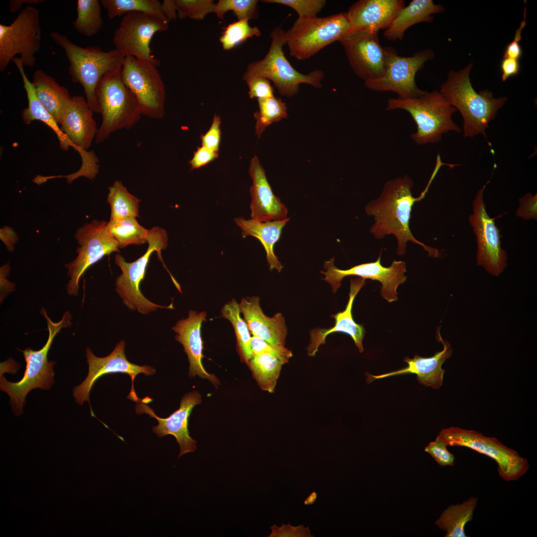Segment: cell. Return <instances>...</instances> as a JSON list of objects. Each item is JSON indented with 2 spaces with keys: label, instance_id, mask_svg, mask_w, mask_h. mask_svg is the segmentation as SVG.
<instances>
[{
  "label": "cell",
  "instance_id": "1",
  "mask_svg": "<svg viewBox=\"0 0 537 537\" xmlns=\"http://www.w3.org/2000/svg\"><path fill=\"white\" fill-rule=\"evenodd\" d=\"M429 184L418 197L413 196V180L407 175L387 181L379 197L369 202L365 207L367 215L373 217L374 222L370 232L377 239L386 235H393L397 241V254L404 255L407 243L411 241L427 251L429 255L438 257L440 254L436 249L427 246L413 235L410 222L413 206L415 202L424 197Z\"/></svg>",
  "mask_w": 537,
  "mask_h": 537
},
{
  "label": "cell",
  "instance_id": "2",
  "mask_svg": "<svg viewBox=\"0 0 537 537\" xmlns=\"http://www.w3.org/2000/svg\"><path fill=\"white\" fill-rule=\"evenodd\" d=\"M472 65L470 62L458 71L451 70L440 92L449 104L460 112L464 137L473 138L482 134L486 138L485 130L489 122L495 118L507 97L495 98L488 90L476 92L469 78Z\"/></svg>",
  "mask_w": 537,
  "mask_h": 537
},
{
  "label": "cell",
  "instance_id": "3",
  "mask_svg": "<svg viewBox=\"0 0 537 537\" xmlns=\"http://www.w3.org/2000/svg\"><path fill=\"white\" fill-rule=\"evenodd\" d=\"M40 312L47 321L49 332L47 342L39 350L34 351L27 348L21 351L26 366L24 375L19 381L9 382L2 374L0 376V390L9 396L12 411L16 416L22 414L25 398L29 391L36 388L49 390L53 384V368L56 362L48 361V353L56 335L62 329L69 327L72 324V316L69 311L65 312L61 320L57 322L51 320L44 308Z\"/></svg>",
  "mask_w": 537,
  "mask_h": 537
},
{
  "label": "cell",
  "instance_id": "4",
  "mask_svg": "<svg viewBox=\"0 0 537 537\" xmlns=\"http://www.w3.org/2000/svg\"><path fill=\"white\" fill-rule=\"evenodd\" d=\"M50 36L65 52L72 82L82 85L89 107L94 113H98L95 94L96 86L103 76L122 66L125 56L115 49L104 51L96 46L81 47L57 31H52Z\"/></svg>",
  "mask_w": 537,
  "mask_h": 537
},
{
  "label": "cell",
  "instance_id": "5",
  "mask_svg": "<svg viewBox=\"0 0 537 537\" xmlns=\"http://www.w3.org/2000/svg\"><path fill=\"white\" fill-rule=\"evenodd\" d=\"M401 109L407 111L417 126L411 134L418 145L439 142L443 134L449 131L461 132L451 117L456 109L449 104L440 91H425L421 95L407 98H390L386 110Z\"/></svg>",
  "mask_w": 537,
  "mask_h": 537
},
{
  "label": "cell",
  "instance_id": "6",
  "mask_svg": "<svg viewBox=\"0 0 537 537\" xmlns=\"http://www.w3.org/2000/svg\"><path fill=\"white\" fill-rule=\"evenodd\" d=\"M121 67L103 76L95 89L98 111L102 116L95 137L96 144L116 130L130 129L141 117L136 101L122 79Z\"/></svg>",
  "mask_w": 537,
  "mask_h": 537
},
{
  "label": "cell",
  "instance_id": "7",
  "mask_svg": "<svg viewBox=\"0 0 537 537\" xmlns=\"http://www.w3.org/2000/svg\"><path fill=\"white\" fill-rule=\"evenodd\" d=\"M285 33L280 26L273 30L270 35L271 41L268 52L263 59L250 63L245 73L271 81L279 92L287 97L297 94L301 84L321 88L324 77L322 70L316 69L308 74L301 73L285 57L283 50V46L286 44Z\"/></svg>",
  "mask_w": 537,
  "mask_h": 537
},
{
  "label": "cell",
  "instance_id": "8",
  "mask_svg": "<svg viewBox=\"0 0 537 537\" xmlns=\"http://www.w3.org/2000/svg\"><path fill=\"white\" fill-rule=\"evenodd\" d=\"M351 27L346 13L324 17H299L285 33L290 55L299 60L308 59L325 47L340 40Z\"/></svg>",
  "mask_w": 537,
  "mask_h": 537
},
{
  "label": "cell",
  "instance_id": "9",
  "mask_svg": "<svg viewBox=\"0 0 537 537\" xmlns=\"http://www.w3.org/2000/svg\"><path fill=\"white\" fill-rule=\"evenodd\" d=\"M166 231L154 227L148 230L146 252L136 261L127 263L120 254L115 256V263L121 270L115 280L116 291L122 298L124 304L131 310H137L142 314H148L158 308H171L155 304L147 299L139 289L140 282L144 278L146 268L153 252L160 253L168 245Z\"/></svg>",
  "mask_w": 537,
  "mask_h": 537
},
{
  "label": "cell",
  "instance_id": "10",
  "mask_svg": "<svg viewBox=\"0 0 537 537\" xmlns=\"http://www.w3.org/2000/svg\"><path fill=\"white\" fill-rule=\"evenodd\" d=\"M438 436L448 446L468 448L494 460L498 465L499 475L505 481L518 480L529 468L526 458L495 438L455 427L443 429Z\"/></svg>",
  "mask_w": 537,
  "mask_h": 537
},
{
  "label": "cell",
  "instance_id": "11",
  "mask_svg": "<svg viewBox=\"0 0 537 537\" xmlns=\"http://www.w3.org/2000/svg\"><path fill=\"white\" fill-rule=\"evenodd\" d=\"M41 40L39 12L31 5L22 9L10 25L0 24V71L6 69L17 54L24 66H35Z\"/></svg>",
  "mask_w": 537,
  "mask_h": 537
},
{
  "label": "cell",
  "instance_id": "12",
  "mask_svg": "<svg viewBox=\"0 0 537 537\" xmlns=\"http://www.w3.org/2000/svg\"><path fill=\"white\" fill-rule=\"evenodd\" d=\"M157 67L148 61L125 56L121 75L123 82L134 96L141 114L160 119L165 114L166 90Z\"/></svg>",
  "mask_w": 537,
  "mask_h": 537
},
{
  "label": "cell",
  "instance_id": "13",
  "mask_svg": "<svg viewBox=\"0 0 537 537\" xmlns=\"http://www.w3.org/2000/svg\"><path fill=\"white\" fill-rule=\"evenodd\" d=\"M386 51L384 72L377 79L364 82L368 89L377 91H392L398 97L407 98L422 95L425 91L419 89L415 82L417 72L428 61L434 57L431 49L421 50L410 57H401L392 47Z\"/></svg>",
  "mask_w": 537,
  "mask_h": 537
},
{
  "label": "cell",
  "instance_id": "14",
  "mask_svg": "<svg viewBox=\"0 0 537 537\" xmlns=\"http://www.w3.org/2000/svg\"><path fill=\"white\" fill-rule=\"evenodd\" d=\"M107 223L93 220L77 229L75 235L79 245L77 248V256L65 265L70 278L66 287L69 295L78 294L80 278L90 266L105 255L119 252L117 242L107 231Z\"/></svg>",
  "mask_w": 537,
  "mask_h": 537
},
{
  "label": "cell",
  "instance_id": "15",
  "mask_svg": "<svg viewBox=\"0 0 537 537\" xmlns=\"http://www.w3.org/2000/svg\"><path fill=\"white\" fill-rule=\"evenodd\" d=\"M168 28V22L157 17L129 12L122 16L114 32L112 42L115 49L125 57L148 61L158 67L161 61L152 54L150 43L156 33L166 31Z\"/></svg>",
  "mask_w": 537,
  "mask_h": 537
},
{
  "label": "cell",
  "instance_id": "16",
  "mask_svg": "<svg viewBox=\"0 0 537 537\" xmlns=\"http://www.w3.org/2000/svg\"><path fill=\"white\" fill-rule=\"evenodd\" d=\"M125 343L122 340L109 355L103 358L95 356L89 348H87L89 372L82 383L73 389V396L77 403L82 405L85 401L90 402V392L95 381L103 375L112 373H122L129 375L131 388L127 398L137 403L141 401L142 399L138 397L134 390L135 378L141 373L147 376L153 375L156 370L150 366H140L129 362L125 354Z\"/></svg>",
  "mask_w": 537,
  "mask_h": 537
},
{
  "label": "cell",
  "instance_id": "17",
  "mask_svg": "<svg viewBox=\"0 0 537 537\" xmlns=\"http://www.w3.org/2000/svg\"><path fill=\"white\" fill-rule=\"evenodd\" d=\"M380 257L381 254L375 262L361 264L347 269L337 268L334 265L335 259L332 258L324 264L326 271L320 272L325 275L323 280L331 285L334 293L341 286L345 277L357 276L379 281L382 285L380 291L382 297L388 302L396 301L398 299L397 288L407 279L404 274L406 272V263L394 260L389 267H385L381 264Z\"/></svg>",
  "mask_w": 537,
  "mask_h": 537
},
{
  "label": "cell",
  "instance_id": "18",
  "mask_svg": "<svg viewBox=\"0 0 537 537\" xmlns=\"http://www.w3.org/2000/svg\"><path fill=\"white\" fill-rule=\"evenodd\" d=\"M486 185L479 189L472 202L473 214L469 218L477 243V264L492 275H499L507 266L506 251L501 247L500 231L495 219L487 214L483 201Z\"/></svg>",
  "mask_w": 537,
  "mask_h": 537
},
{
  "label": "cell",
  "instance_id": "19",
  "mask_svg": "<svg viewBox=\"0 0 537 537\" xmlns=\"http://www.w3.org/2000/svg\"><path fill=\"white\" fill-rule=\"evenodd\" d=\"M373 28L352 29L340 40L350 66L364 82L381 78L384 72L386 51Z\"/></svg>",
  "mask_w": 537,
  "mask_h": 537
},
{
  "label": "cell",
  "instance_id": "20",
  "mask_svg": "<svg viewBox=\"0 0 537 537\" xmlns=\"http://www.w3.org/2000/svg\"><path fill=\"white\" fill-rule=\"evenodd\" d=\"M93 111L86 98L81 96H72L60 123L61 129L71 147L79 152L82 165L97 158L92 151L87 152L97 131Z\"/></svg>",
  "mask_w": 537,
  "mask_h": 537
},
{
  "label": "cell",
  "instance_id": "21",
  "mask_svg": "<svg viewBox=\"0 0 537 537\" xmlns=\"http://www.w3.org/2000/svg\"><path fill=\"white\" fill-rule=\"evenodd\" d=\"M201 403V395L197 391H193L182 397L179 408L167 418L157 416L154 410L143 402V399L137 403L136 412L139 414L146 413L158 421V424L153 427V431L158 437L168 435L175 437L180 447L179 457L196 450V441L190 436L188 422L192 409Z\"/></svg>",
  "mask_w": 537,
  "mask_h": 537
},
{
  "label": "cell",
  "instance_id": "22",
  "mask_svg": "<svg viewBox=\"0 0 537 537\" xmlns=\"http://www.w3.org/2000/svg\"><path fill=\"white\" fill-rule=\"evenodd\" d=\"M206 317L204 311L197 312L189 310L188 317L179 320L172 329L177 334L176 340L182 345L187 356L189 363L188 375L191 377L197 375L217 385L219 384V380L206 371L202 362L203 355L201 328Z\"/></svg>",
  "mask_w": 537,
  "mask_h": 537
},
{
  "label": "cell",
  "instance_id": "23",
  "mask_svg": "<svg viewBox=\"0 0 537 537\" xmlns=\"http://www.w3.org/2000/svg\"><path fill=\"white\" fill-rule=\"evenodd\" d=\"M249 171L252 179L250 189L251 219L266 222L286 218L287 208L273 193L265 170L256 156L250 161Z\"/></svg>",
  "mask_w": 537,
  "mask_h": 537
},
{
  "label": "cell",
  "instance_id": "24",
  "mask_svg": "<svg viewBox=\"0 0 537 537\" xmlns=\"http://www.w3.org/2000/svg\"><path fill=\"white\" fill-rule=\"evenodd\" d=\"M440 327L437 330V340L441 343L443 350L437 352L429 358L421 357L415 355L413 358L408 357L404 358L403 361L408 364L406 367L383 374L373 375L367 373V381L370 383L376 379L401 375L406 373H414L417 375L418 382L426 387L434 389L439 388L443 384L444 374L445 370L442 365L445 360L449 358L452 353L451 346L448 342L444 340L440 333Z\"/></svg>",
  "mask_w": 537,
  "mask_h": 537
},
{
  "label": "cell",
  "instance_id": "25",
  "mask_svg": "<svg viewBox=\"0 0 537 537\" xmlns=\"http://www.w3.org/2000/svg\"><path fill=\"white\" fill-rule=\"evenodd\" d=\"M365 279L358 277L352 278L350 283L349 298L345 309L332 317L335 318V324L330 329H317L310 332V343L308 346L307 354L314 356L321 345L325 343L326 337L334 332H343L350 335L354 340L360 353L363 351L362 341L365 335V329L362 325L357 324L353 319L352 308L354 299L365 284Z\"/></svg>",
  "mask_w": 537,
  "mask_h": 537
},
{
  "label": "cell",
  "instance_id": "26",
  "mask_svg": "<svg viewBox=\"0 0 537 537\" xmlns=\"http://www.w3.org/2000/svg\"><path fill=\"white\" fill-rule=\"evenodd\" d=\"M404 6L403 0H360L346 14L352 29L386 30Z\"/></svg>",
  "mask_w": 537,
  "mask_h": 537
},
{
  "label": "cell",
  "instance_id": "27",
  "mask_svg": "<svg viewBox=\"0 0 537 537\" xmlns=\"http://www.w3.org/2000/svg\"><path fill=\"white\" fill-rule=\"evenodd\" d=\"M239 306L241 313L253 336L271 345L284 346L287 330L281 313H277L272 317L266 315L261 307L260 298L257 296L242 298Z\"/></svg>",
  "mask_w": 537,
  "mask_h": 537
},
{
  "label": "cell",
  "instance_id": "28",
  "mask_svg": "<svg viewBox=\"0 0 537 537\" xmlns=\"http://www.w3.org/2000/svg\"><path fill=\"white\" fill-rule=\"evenodd\" d=\"M289 219V218H286L282 220L261 222L252 219L237 217L234 220L241 229L243 238L251 236L260 241L266 252L269 269H276L280 272L283 266L274 253V246L279 241L282 229Z\"/></svg>",
  "mask_w": 537,
  "mask_h": 537
},
{
  "label": "cell",
  "instance_id": "29",
  "mask_svg": "<svg viewBox=\"0 0 537 537\" xmlns=\"http://www.w3.org/2000/svg\"><path fill=\"white\" fill-rule=\"evenodd\" d=\"M31 83L38 100L60 125L71 98L68 89L41 70L34 72Z\"/></svg>",
  "mask_w": 537,
  "mask_h": 537
},
{
  "label": "cell",
  "instance_id": "30",
  "mask_svg": "<svg viewBox=\"0 0 537 537\" xmlns=\"http://www.w3.org/2000/svg\"><path fill=\"white\" fill-rule=\"evenodd\" d=\"M444 10L443 6L435 4L432 0H413L401 9L383 35L389 40H402L408 28L420 22L432 21V14Z\"/></svg>",
  "mask_w": 537,
  "mask_h": 537
},
{
  "label": "cell",
  "instance_id": "31",
  "mask_svg": "<svg viewBox=\"0 0 537 537\" xmlns=\"http://www.w3.org/2000/svg\"><path fill=\"white\" fill-rule=\"evenodd\" d=\"M12 61L15 64L21 76L23 87L26 92L28 99V106L21 112V117L23 122L28 124L34 120L40 121L49 127L55 133L60 143L61 149L68 151L71 146L66 136L62 132L59 124L52 115L41 104L37 97L32 84L30 82L25 74L23 63L19 57H14Z\"/></svg>",
  "mask_w": 537,
  "mask_h": 537
},
{
  "label": "cell",
  "instance_id": "32",
  "mask_svg": "<svg viewBox=\"0 0 537 537\" xmlns=\"http://www.w3.org/2000/svg\"><path fill=\"white\" fill-rule=\"evenodd\" d=\"M477 502V498L471 497L462 503L449 506L443 511L435 524L446 532V537H466L465 526L472 520Z\"/></svg>",
  "mask_w": 537,
  "mask_h": 537
},
{
  "label": "cell",
  "instance_id": "33",
  "mask_svg": "<svg viewBox=\"0 0 537 537\" xmlns=\"http://www.w3.org/2000/svg\"><path fill=\"white\" fill-rule=\"evenodd\" d=\"M286 362L268 353L253 354L247 364L259 386L273 393L282 365Z\"/></svg>",
  "mask_w": 537,
  "mask_h": 537
},
{
  "label": "cell",
  "instance_id": "34",
  "mask_svg": "<svg viewBox=\"0 0 537 537\" xmlns=\"http://www.w3.org/2000/svg\"><path fill=\"white\" fill-rule=\"evenodd\" d=\"M100 1L107 11L109 20L135 12L146 13L169 22L163 11L162 2L158 0H101Z\"/></svg>",
  "mask_w": 537,
  "mask_h": 537
},
{
  "label": "cell",
  "instance_id": "35",
  "mask_svg": "<svg viewBox=\"0 0 537 537\" xmlns=\"http://www.w3.org/2000/svg\"><path fill=\"white\" fill-rule=\"evenodd\" d=\"M108 190L107 201L111 208L110 221L139 216L140 200L129 192L121 181H114Z\"/></svg>",
  "mask_w": 537,
  "mask_h": 537
},
{
  "label": "cell",
  "instance_id": "36",
  "mask_svg": "<svg viewBox=\"0 0 537 537\" xmlns=\"http://www.w3.org/2000/svg\"><path fill=\"white\" fill-rule=\"evenodd\" d=\"M221 314L222 317L232 324L236 337L239 354L242 360L247 364L253 355L251 336L246 322L241 316L239 303L232 299L223 305Z\"/></svg>",
  "mask_w": 537,
  "mask_h": 537
},
{
  "label": "cell",
  "instance_id": "37",
  "mask_svg": "<svg viewBox=\"0 0 537 537\" xmlns=\"http://www.w3.org/2000/svg\"><path fill=\"white\" fill-rule=\"evenodd\" d=\"M101 6L98 0H77V16L73 25L78 33L90 37L99 32L103 26Z\"/></svg>",
  "mask_w": 537,
  "mask_h": 537
},
{
  "label": "cell",
  "instance_id": "38",
  "mask_svg": "<svg viewBox=\"0 0 537 537\" xmlns=\"http://www.w3.org/2000/svg\"><path fill=\"white\" fill-rule=\"evenodd\" d=\"M107 229L116 241L119 248L147 242L148 230L140 225L136 218H127L107 223Z\"/></svg>",
  "mask_w": 537,
  "mask_h": 537
},
{
  "label": "cell",
  "instance_id": "39",
  "mask_svg": "<svg viewBox=\"0 0 537 537\" xmlns=\"http://www.w3.org/2000/svg\"><path fill=\"white\" fill-rule=\"evenodd\" d=\"M259 110L254 113L256 134L259 138L271 124L287 116V106L280 98L274 96L258 99Z\"/></svg>",
  "mask_w": 537,
  "mask_h": 537
},
{
  "label": "cell",
  "instance_id": "40",
  "mask_svg": "<svg viewBox=\"0 0 537 537\" xmlns=\"http://www.w3.org/2000/svg\"><path fill=\"white\" fill-rule=\"evenodd\" d=\"M249 20L243 19L234 21L225 27L219 41L223 49L229 50L236 46L254 36L259 37L261 32L257 26L252 27Z\"/></svg>",
  "mask_w": 537,
  "mask_h": 537
},
{
  "label": "cell",
  "instance_id": "41",
  "mask_svg": "<svg viewBox=\"0 0 537 537\" xmlns=\"http://www.w3.org/2000/svg\"><path fill=\"white\" fill-rule=\"evenodd\" d=\"M258 3L257 0H219L215 3L214 12L222 19L229 10L233 11L238 20L254 19L259 15Z\"/></svg>",
  "mask_w": 537,
  "mask_h": 537
},
{
  "label": "cell",
  "instance_id": "42",
  "mask_svg": "<svg viewBox=\"0 0 537 537\" xmlns=\"http://www.w3.org/2000/svg\"><path fill=\"white\" fill-rule=\"evenodd\" d=\"M174 2L180 19L202 20L208 13L214 12L215 3L212 0H174Z\"/></svg>",
  "mask_w": 537,
  "mask_h": 537
},
{
  "label": "cell",
  "instance_id": "43",
  "mask_svg": "<svg viewBox=\"0 0 537 537\" xmlns=\"http://www.w3.org/2000/svg\"><path fill=\"white\" fill-rule=\"evenodd\" d=\"M262 1L288 6L295 10L299 17L317 16L326 4L325 0H264Z\"/></svg>",
  "mask_w": 537,
  "mask_h": 537
},
{
  "label": "cell",
  "instance_id": "44",
  "mask_svg": "<svg viewBox=\"0 0 537 537\" xmlns=\"http://www.w3.org/2000/svg\"><path fill=\"white\" fill-rule=\"evenodd\" d=\"M243 79L248 85V93L251 98L259 99L274 96L273 88L268 79L244 73Z\"/></svg>",
  "mask_w": 537,
  "mask_h": 537
},
{
  "label": "cell",
  "instance_id": "45",
  "mask_svg": "<svg viewBox=\"0 0 537 537\" xmlns=\"http://www.w3.org/2000/svg\"><path fill=\"white\" fill-rule=\"evenodd\" d=\"M251 348L253 354L268 353L284 360L286 363L292 356L291 351L284 346L271 345L258 337H251Z\"/></svg>",
  "mask_w": 537,
  "mask_h": 537
},
{
  "label": "cell",
  "instance_id": "46",
  "mask_svg": "<svg viewBox=\"0 0 537 537\" xmlns=\"http://www.w3.org/2000/svg\"><path fill=\"white\" fill-rule=\"evenodd\" d=\"M448 445L438 436L433 442H430L425 448L434 459L441 466H452L455 457L447 449Z\"/></svg>",
  "mask_w": 537,
  "mask_h": 537
},
{
  "label": "cell",
  "instance_id": "47",
  "mask_svg": "<svg viewBox=\"0 0 537 537\" xmlns=\"http://www.w3.org/2000/svg\"><path fill=\"white\" fill-rule=\"evenodd\" d=\"M221 123L220 117L215 114L209 129L205 134L200 136L202 146L219 152L221 134Z\"/></svg>",
  "mask_w": 537,
  "mask_h": 537
},
{
  "label": "cell",
  "instance_id": "48",
  "mask_svg": "<svg viewBox=\"0 0 537 537\" xmlns=\"http://www.w3.org/2000/svg\"><path fill=\"white\" fill-rule=\"evenodd\" d=\"M537 196L528 193L519 199L520 206L516 212V215L524 220L534 219L537 220Z\"/></svg>",
  "mask_w": 537,
  "mask_h": 537
},
{
  "label": "cell",
  "instance_id": "49",
  "mask_svg": "<svg viewBox=\"0 0 537 537\" xmlns=\"http://www.w3.org/2000/svg\"><path fill=\"white\" fill-rule=\"evenodd\" d=\"M271 534L269 537H312L310 534L308 527L305 528L304 525L294 527L290 525L282 524L281 527H278L274 525L271 527Z\"/></svg>",
  "mask_w": 537,
  "mask_h": 537
},
{
  "label": "cell",
  "instance_id": "50",
  "mask_svg": "<svg viewBox=\"0 0 537 537\" xmlns=\"http://www.w3.org/2000/svg\"><path fill=\"white\" fill-rule=\"evenodd\" d=\"M218 152L208 147L201 146L197 147L193 153L192 159L189 161L190 170L202 167L215 159L218 158Z\"/></svg>",
  "mask_w": 537,
  "mask_h": 537
},
{
  "label": "cell",
  "instance_id": "51",
  "mask_svg": "<svg viewBox=\"0 0 537 537\" xmlns=\"http://www.w3.org/2000/svg\"><path fill=\"white\" fill-rule=\"evenodd\" d=\"M526 26L525 15L524 20L521 23V25L516 32L514 40L511 41L506 47L503 58H509L519 60L522 55V49L520 45V41L521 39L522 30Z\"/></svg>",
  "mask_w": 537,
  "mask_h": 537
},
{
  "label": "cell",
  "instance_id": "52",
  "mask_svg": "<svg viewBox=\"0 0 537 537\" xmlns=\"http://www.w3.org/2000/svg\"><path fill=\"white\" fill-rule=\"evenodd\" d=\"M501 79L503 82H505L510 77L516 75L519 72L520 65L519 60L503 58L501 63Z\"/></svg>",
  "mask_w": 537,
  "mask_h": 537
},
{
  "label": "cell",
  "instance_id": "53",
  "mask_svg": "<svg viewBox=\"0 0 537 537\" xmlns=\"http://www.w3.org/2000/svg\"><path fill=\"white\" fill-rule=\"evenodd\" d=\"M0 239L9 251L13 250V245L17 242V236L15 231L7 226L0 229Z\"/></svg>",
  "mask_w": 537,
  "mask_h": 537
},
{
  "label": "cell",
  "instance_id": "54",
  "mask_svg": "<svg viewBox=\"0 0 537 537\" xmlns=\"http://www.w3.org/2000/svg\"><path fill=\"white\" fill-rule=\"evenodd\" d=\"M162 10L169 21L177 17L174 0H164L162 2Z\"/></svg>",
  "mask_w": 537,
  "mask_h": 537
},
{
  "label": "cell",
  "instance_id": "55",
  "mask_svg": "<svg viewBox=\"0 0 537 537\" xmlns=\"http://www.w3.org/2000/svg\"><path fill=\"white\" fill-rule=\"evenodd\" d=\"M44 1V0H10L9 10L11 12L14 13L20 9L23 4H37Z\"/></svg>",
  "mask_w": 537,
  "mask_h": 537
},
{
  "label": "cell",
  "instance_id": "56",
  "mask_svg": "<svg viewBox=\"0 0 537 537\" xmlns=\"http://www.w3.org/2000/svg\"><path fill=\"white\" fill-rule=\"evenodd\" d=\"M317 498V494L316 492H312L304 501V505L314 504Z\"/></svg>",
  "mask_w": 537,
  "mask_h": 537
}]
</instances>
